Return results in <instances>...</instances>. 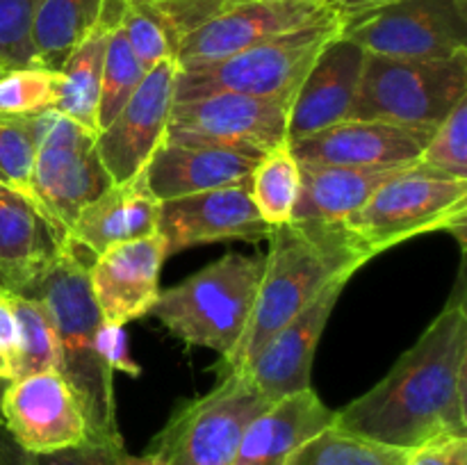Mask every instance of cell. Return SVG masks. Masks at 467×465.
<instances>
[{"label":"cell","mask_w":467,"mask_h":465,"mask_svg":"<svg viewBox=\"0 0 467 465\" xmlns=\"http://www.w3.org/2000/svg\"><path fill=\"white\" fill-rule=\"evenodd\" d=\"M99 351L112 372H123L128 377H140L141 374V367L130 358V351H128L126 331L119 324L103 322L99 331Z\"/></svg>","instance_id":"obj_39"},{"label":"cell","mask_w":467,"mask_h":465,"mask_svg":"<svg viewBox=\"0 0 467 465\" xmlns=\"http://www.w3.org/2000/svg\"><path fill=\"white\" fill-rule=\"evenodd\" d=\"M123 447L100 445V442H85L73 450L55 451V454L32 456L30 465H112L114 451Z\"/></svg>","instance_id":"obj_40"},{"label":"cell","mask_w":467,"mask_h":465,"mask_svg":"<svg viewBox=\"0 0 467 465\" xmlns=\"http://www.w3.org/2000/svg\"><path fill=\"white\" fill-rule=\"evenodd\" d=\"M146 71L141 68L140 59L132 53L121 26L112 27L105 46V64H103V85H100L99 100V130H103L109 121L119 114V109L126 105L132 91L144 80ZM99 135V132H96Z\"/></svg>","instance_id":"obj_31"},{"label":"cell","mask_w":467,"mask_h":465,"mask_svg":"<svg viewBox=\"0 0 467 465\" xmlns=\"http://www.w3.org/2000/svg\"><path fill=\"white\" fill-rule=\"evenodd\" d=\"M342 32L340 14H328L310 26L255 44L213 62L178 67L176 100L210 94L287 96L295 98L324 46Z\"/></svg>","instance_id":"obj_6"},{"label":"cell","mask_w":467,"mask_h":465,"mask_svg":"<svg viewBox=\"0 0 467 465\" xmlns=\"http://www.w3.org/2000/svg\"><path fill=\"white\" fill-rule=\"evenodd\" d=\"M0 185H7V181H5V176L3 173H0ZM9 187V185H7Z\"/></svg>","instance_id":"obj_45"},{"label":"cell","mask_w":467,"mask_h":465,"mask_svg":"<svg viewBox=\"0 0 467 465\" xmlns=\"http://www.w3.org/2000/svg\"><path fill=\"white\" fill-rule=\"evenodd\" d=\"M103 0H39L32 16V46L41 68L59 71L71 50L96 26Z\"/></svg>","instance_id":"obj_26"},{"label":"cell","mask_w":467,"mask_h":465,"mask_svg":"<svg viewBox=\"0 0 467 465\" xmlns=\"http://www.w3.org/2000/svg\"><path fill=\"white\" fill-rule=\"evenodd\" d=\"M406 465H467V436H441L409 450Z\"/></svg>","instance_id":"obj_38"},{"label":"cell","mask_w":467,"mask_h":465,"mask_svg":"<svg viewBox=\"0 0 467 465\" xmlns=\"http://www.w3.org/2000/svg\"><path fill=\"white\" fill-rule=\"evenodd\" d=\"M64 244L30 196L0 187V294H30Z\"/></svg>","instance_id":"obj_20"},{"label":"cell","mask_w":467,"mask_h":465,"mask_svg":"<svg viewBox=\"0 0 467 465\" xmlns=\"http://www.w3.org/2000/svg\"><path fill=\"white\" fill-rule=\"evenodd\" d=\"M463 98L467 50L436 59L368 53L347 119L436 130Z\"/></svg>","instance_id":"obj_5"},{"label":"cell","mask_w":467,"mask_h":465,"mask_svg":"<svg viewBox=\"0 0 467 465\" xmlns=\"http://www.w3.org/2000/svg\"><path fill=\"white\" fill-rule=\"evenodd\" d=\"M164 260L167 249L158 232L109 246L91 260L89 285L105 322L126 326L150 313L160 294Z\"/></svg>","instance_id":"obj_17"},{"label":"cell","mask_w":467,"mask_h":465,"mask_svg":"<svg viewBox=\"0 0 467 465\" xmlns=\"http://www.w3.org/2000/svg\"><path fill=\"white\" fill-rule=\"evenodd\" d=\"M244 3L249 0H171V3H160V7L176 35V41H181V36H185L187 32Z\"/></svg>","instance_id":"obj_36"},{"label":"cell","mask_w":467,"mask_h":465,"mask_svg":"<svg viewBox=\"0 0 467 465\" xmlns=\"http://www.w3.org/2000/svg\"><path fill=\"white\" fill-rule=\"evenodd\" d=\"M39 0H0V64L7 68L39 67L30 27Z\"/></svg>","instance_id":"obj_35"},{"label":"cell","mask_w":467,"mask_h":465,"mask_svg":"<svg viewBox=\"0 0 467 465\" xmlns=\"http://www.w3.org/2000/svg\"><path fill=\"white\" fill-rule=\"evenodd\" d=\"M251 194L269 226L290 222L299 196V162L287 146L265 155L251 176Z\"/></svg>","instance_id":"obj_28"},{"label":"cell","mask_w":467,"mask_h":465,"mask_svg":"<svg viewBox=\"0 0 467 465\" xmlns=\"http://www.w3.org/2000/svg\"><path fill=\"white\" fill-rule=\"evenodd\" d=\"M340 35L386 57H451L467 50V0H397L342 18Z\"/></svg>","instance_id":"obj_11"},{"label":"cell","mask_w":467,"mask_h":465,"mask_svg":"<svg viewBox=\"0 0 467 465\" xmlns=\"http://www.w3.org/2000/svg\"><path fill=\"white\" fill-rule=\"evenodd\" d=\"M160 201L150 194L144 173L128 182H112L99 199L80 210L67 242L96 258L109 246L158 232Z\"/></svg>","instance_id":"obj_22"},{"label":"cell","mask_w":467,"mask_h":465,"mask_svg":"<svg viewBox=\"0 0 467 465\" xmlns=\"http://www.w3.org/2000/svg\"><path fill=\"white\" fill-rule=\"evenodd\" d=\"M30 460L32 456L27 451H23L12 440V436L0 427V465H30Z\"/></svg>","instance_id":"obj_42"},{"label":"cell","mask_w":467,"mask_h":465,"mask_svg":"<svg viewBox=\"0 0 467 465\" xmlns=\"http://www.w3.org/2000/svg\"><path fill=\"white\" fill-rule=\"evenodd\" d=\"M269 406L249 374L228 372L203 397L181 401L146 451L164 465H231L246 427Z\"/></svg>","instance_id":"obj_8"},{"label":"cell","mask_w":467,"mask_h":465,"mask_svg":"<svg viewBox=\"0 0 467 465\" xmlns=\"http://www.w3.org/2000/svg\"><path fill=\"white\" fill-rule=\"evenodd\" d=\"M91 260L67 242L27 296L39 299L53 319L59 346L57 372L71 386L85 413L91 440L126 447L117 422L114 372L99 351V331L105 319L89 285L87 269Z\"/></svg>","instance_id":"obj_3"},{"label":"cell","mask_w":467,"mask_h":465,"mask_svg":"<svg viewBox=\"0 0 467 465\" xmlns=\"http://www.w3.org/2000/svg\"><path fill=\"white\" fill-rule=\"evenodd\" d=\"M158 3H171V0H158Z\"/></svg>","instance_id":"obj_46"},{"label":"cell","mask_w":467,"mask_h":465,"mask_svg":"<svg viewBox=\"0 0 467 465\" xmlns=\"http://www.w3.org/2000/svg\"><path fill=\"white\" fill-rule=\"evenodd\" d=\"M121 30L144 71L162 59H176V35L158 0H128Z\"/></svg>","instance_id":"obj_29"},{"label":"cell","mask_w":467,"mask_h":465,"mask_svg":"<svg viewBox=\"0 0 467 465\" xmlns=\"http://www.w3.org/2000/svg\"><path fill=\"white\" fill-rule=\"evenodd\" d=\"M14 313L18 322V336H21V363H18V377L27 374L48 372L59 367V346L55 336L53 319L39 299L32 296L12 294Z\"/></svg>","instance_id":"obj_30"},{"label":"cell","mask_w":467,"mask_h":465,"mask_svg":"<svg viewBox=\"0 0 467 465\" xmlns=\"http://www.w3.org/2000/svg\"><path fill=\"white\" fill-rule=\"evenodd\" d=\"M21 363V336H18L16 313L12 294H0V378L14 381Z\"/></svg>","instance_id":"obj_37"},{"label":"cell","mask_w":467,"mask_h":465,"mask_svg":"<svg viewBox=\"0 0 467 465\" xmlns=\"http://www.w3.org/2000/svg\"><path fill=\"white\" fill-rule=\"evenodd\" d=\"M265 253L258 296L244 337L231 360L217 365L219 377L242 372L269 337L281 331L333 278L354 276L372 255L342 222H285L274 226Z\"/></svg>","instance_id":"obj_2"},{"label":"cell","mask_w":467,"mask_h":465,"mask_svg":"<svg viewBox=\"0 0 467 465\" xmlns=\"http://www.w3.org/2000/svg\"><path fill=\"white\" fill-rule=\"evenodd\" d=\"M112 465H164V463L158 459V456L149 454V451L135 456V454H130V451H126V447H123V450L114 451V463Z\"/></svg>","instance_id":"obj_43"},{"label":"cell","mask_w":467,"mask_h":465,"mask_svg":"<svg viewBox=\"0 0 467 465\" xmlns=\"http://www.w3.org/2000/svg\"><path fill=\"white\" fill-rule=\"evenodd\" d=\"M365 50L337 35L310 64L287 114V144L345 121L363 76Z\"/></svg>","instance_id":"obj_19"},{"label":"cell","mask_w":467,"mask_h":465,"mask_svg":"<svg viewBox=\"0 0 467 465\" xmlns=\"http://www.w3.org/2000/svg\"><path fill=\"white\" fill-rule=\"evenodd\" d=\"M0 187H3V185H0Z\"/></svg>","instance_id":"obj_47"},{"label":"cell","mask_w":467,"mask_h":465,"mask_svg":"<svg viewBox=\"0 0 467 465\" xmlns=\"http://www.w3.org/2000/svg\"><path fill=\"white\" fill-rule=\"evenodd\" d=\"M36 141L26 117H0V173L9 187L32 199Z\"/></svg>","instance_id":"obj_34"},{"label":"cell","mask_w":467,"mask_h":465,"mask_svg":"<svg viewBox=\"0 0 467 465\" xmlns=\"http://www.w3.org/2000/svg\"><path fill=\"white\" fill-rule=\"evenodd\" d=\"M415 167L433 176L467 181V98L431 132Z\"/></svg>","instance_id":"obj_33"},{"label":"cell","mask_w":467,"mask_h":465,"mask_svg":"<svg viewBox=\"0 0 467 465\" xmlns=\"http://www.w3.org/2000/svg\"><path fill=\"white\" fill-rule=\"evenodd\" d=\"M287 96L210 94L176 100L164 140L176 144L217 146L263 160L287 146Z\"/></svg>","instance_id":"obj_10"},{"label":"cell","mask_w":467,"mask_h":465,"mask_svg":"<svg viewBox=\"0 0 467 465\" xmlns=\"http://www.w3.org/2000/svg\"><path fill=\"white\" fill-rule=\"evenodd\" d=\"M336 422L313 388L274 401L246 427L231 465H285L287 456Z\"/></svg>","instance_id":"obj_23"},{"label":"cell","mask_w":467,"mask_h":465,"mask_svg":"<svg viewBox=\"0 0 467 465\" xmlns=\"http://www.w3.org/2000/svg\"><path fill=\"white\" fill-rule=\"evenodd\" d=\"M349 278L351 276L333 278L281 331L274 333L267 345L255 354V358L242 369L249 374L255 388L272 404L283 397L310 388L313 358L319 337H322L328 317H331Z\"/></svg>","instance_id":"obj_16"},{"label":"cell","mask_w":467,"mask_h":465,"mask_svg":"<svg viewBox=\"0 0 467 465\" xmlns=\"http://www.w3.org/2000/svg\"><path fill=\"white\" fill-rule=\"evenodd\" d=\"M390 3H397V0H327L328 7L336 14H340V18L358 16V14L372 12V9L383 7V5Z\"/></svg>","instance_id":"obj_41"},{"label":"cell","mask_w":467,"mask_h":465,"mask_svg":"<svg viewBox=\"0 0 467 465\" xmlns=\"http://www.w3.org/2000/svg\"><path fill=\"white\" fill-rule=\"evenodd\" d=\"M26 123L36 141L32 201L67 242L80 210L99 199L112 178L96 150V135L73 119L46 109L26 117Z\"/></svg>","instance_id":"obj_9"},{"label":"cell","mask_w":467,"mask_h":465,"mask_svg":"<svg viewBox=\"0 0 467 465\" xmlns=\"http://www.w3.org/2000/svg\"><path fill=\"white\" fill-rule=\"evenodd\" d=\"M176 59L155 64L117 117L96 135V150L112 182H128L140 176L164 140L169 114L176 103Z\"/></svg>","instance_id":"obj_13"},{"label":"cell","mask_w":467,"mask_h":465,"mask_svg":"<svg viewBox=\"0 0 467 465\" xmlns=\"http://www.w3.org/2000/svg\"><path fill=\"white\" fill-rule=\"evenodd\" d=\"M112 27L103 21L87 32L59 68V89L55 109L73 119L89 132H99V100L103 85L105 46Z\"/></svg>","instance_id":"obj_25"},{"label":"cell","mask_w":467,"mask_h":465,"mask_svg":"<svg viewBox=\"0 0 467 465\" xmlns=\"http://www.w3.org/2000/svg\"><path fill=\"white\" fill-rule=\"evenodd\" d=\"M3 424L12 440L30 456L94 442L71 386L55 369L9 381L3 395Z\"/></svg>","instance_id":"obj_12"},{"label":"cell","mask_w":467,"mask_h":465,"mask_svg":"<svg viewBox=\"0 0 467 465\" xmlns=\"http://www.w3.org/2000/svg\"><path fill=\"white\" fill-rule=\"evenodd\" d=\"M333 14L327 0H249L181 36L178 67L228 57Z\"/></svg>","instance_id":"obj_15"},{"label":"cell","mask_w":467,"mask_h":465,"mask_svg":"<svg viewBox=\"0 0 467 465\" xmlns=\"http://www.w3.org/2000/svg\"><path fill=\"white\" fill-rule=\"evenodd\" d=\"M274 228L255 208L251 182L160 201L158 235L169 255L210 242H263Z\"/></svg>","instance_id":"obj_14"},{"label":"cell","mask_w":467,"mask_h":465,"mask_svg":"<svg viewBox=\"0 0 467 465\" xmlns=\"http://www.w3.org/2000/svg\"><path fill=\"white\" fill-rule=\"evenodd\" d=\"M59 73L41 67L7 68L0 73V117H30L55 109Z\"/></svg>","instance_id":"obj_32"},{"label":"cell","mask_w":467,"mask_h":465,"mask_svg":"<svg viewBox=\"0 0 467 465\" xmlns=\"http://www.w3.org/2000/svg\"><path fill=\"white\" fill-rule=\"evenodd\" d=\"M299 162V160H296ZM406 167H337L299 162V196L290 222H345Z\"/></svg>","instance_id":"obj_24"},{"label":"cell","mask_w":467,"mask_h":465,"mask_svg":"<svg viewBox=\"0 0 467 465\" xmlns=\"http://www.w3.org/2000/svg\"><path fill=\"white\" fill-rule=\"evenodd\" d=\"M7 386H9V381H3V378H0V427L5 429V424H3V395H5V390H7Z\"/></svg>","instance_id":"obj_44"},{"label":"cell","mask_w":467,"mask_h":465,"mask_svg":"<svg viewBox=\"0 0 467 465\" xmlns=\"http://www.w3.org/2000/svg\"><path fill=\"white\" fill-rule=\"evenodd\" d=\"M465 214L467 181L433 176L413 164L383 182L368 203L342 223L377 258L410 237L433 231H450L463 242Z\"/></svg>","instance_id":"obj_7"},{"label":"cell","mask_w":467,"mask_h":465,"mask_svg":"<svg viewBox=\"0 0 467 465\" xmlns=\"http://www.w3.org/2000/svg\"><path fill=\"white\" fill-rule=\"evenodd\" d=\"M265 253H226L178 285L160 290L149 315L185 342L231 360L244 337L258 296Z\"/></svg>","instance_id":"obj_4"},{"label":"cell","mask_w":467,"mask_h":465,"mask_svg":"<svg viewBox=\"0 0 467 465\" xmlns=\"http://www.w3.org/2000/svg\"><path fill=\"white\" fill-rule=\"evenodd\" d=\"M260 160L217 146L176 144L162 140L144 167V181L158 201L181 199L251 182Z\"/></svg>","instance_id":"obj_21"},{"label":"cell","mask_w":467,"mask_h":465,"mask_svg":"<svg viewBox=\"0 0 467 465\" xmlns=\"http://www.w3.org/2000/svg\"><path fill=\"white\" fill-rule=\"evenodd\" d=\"M409 450L368 440L336 424L301 442L285 465H406Z\"/></svg>","instance_id":"obj_27"},{"label":"cell","mask_w":467,"mask_h":465,"mask_svg":"<svg viewBox=\"0 0 467 465\" xmlns=\"http://www.w3.org/2000/svg\"><path fill=\"white\" fill-rule=\"evenodd\" d=\"M342 431L401 450L467 436V310L451 299L390 372L336 410Z\"/></svg>","instance_id":"obj_1"},{"label":"cell","mask_w":467,"mask_h":465,"mask_svg":"<svg viewBox=\"0 0 467 465\" xmlns=\"http://www.w3.org/2000/svg\"><path fill=\"white\" fill-rule=\"evenodd\" d=\"M433 130L404 128L383 121H347L290 141L299 162L337 167H406L415 164Z\"/></svg>","instance_id":"obj_18"}]
</instances>
